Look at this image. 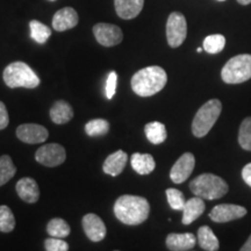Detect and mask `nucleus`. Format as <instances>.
<instances>
[{"instance_id": "f257e3e1", "label": "nucleus", "mask_w": 251, "mask_h": 251, "mask_svg": "<svg viewBox=\"0 0 251 251\" xmlns=\"http://www.w3.org/2000/svg\"><path fill=\"white\" fill-rule=\"evenodd\" d=\"M150 205L146 198L139 196H122L114 203V214L122 224L137 226L148 219Z\"/></svg>"}, {"instance_id": "f03ea898", "label": "nucleus", "mask_w": 251, "mask_h": 251, "mask_svg": "<svg viewBox=\"0 0 251 251\" xmlns=\"http://www.w3.org/2000/svg\"><path fill=\"white\" fill-rule=\"evenodd\" d=\"M168 76L164 69L157 65L137 71L131 78V89L140 97H151L164 89Z\"/></svg>"}, {"instance_id": "7ed1b4c3", "label": "nucleus", "mask_w": 251, "mask_h": 251, "mask_svg": "<svg viewBox=\"0 0 251 251\" xmlns=\"http://www.w3.org/2000/svg\"><path fill=\"white\" fill-rule=\"evenodd\" d=\"M190 190L194 196L206 200H216L226 196L228 192V184L219 176L202 174L190 183Z\"/></svg>"}, {"instance_id": "20e7f679", "label": "nucleus", "mask_w": 251, "mask_h": 251, "mask_svg": "<svg viewBox=\"0 0 251 251\" xmlns=\"http://www.w3.org/2000/svg\"><path fill=\"white\" fill-rule=\"evenodd\" d=\"M4 81L11 89L25 87L35 89L40 85V78L29 65L24 62H13L8 64L4 70Z\"/></svg>"}, {"instance_id": "39448f33", "label": "nucleus", "mask_w": 251, "mask_h": 251, "mask_svg": "<svg viewBox=\"0 0 251 251\" xmlns=\"http://www.w3.org/2000/svg\"><path fill=\"white\" fill-rule=\"evenodd\" d=\"M221 111L222 103L219 99L208 100L206 103H203L197 112L192 122V133L194 136H206L213 128V126L215 125V122L218 121Z\"/></svg>"}, {"instance_id": "423d86ee", "label": "nucleus", "mask_w": 251, "mask_h": 251, "mask_svg": "<svg viewBox=\"0 0 251 251\" xmlns=\"http://www.w3.org/2000/svg\"><path fill=\"white\" fill-rule=\"evenodd\" d=\"M221 78L227 84H241L251 78V55L242 54L230 58L221 70Z\"/></svg>"}, {"instance_id": "0eeeda50", "label": "nucleus", "mask_w": 251, "mask_h": 251, "mask_svg": "<svg viewBox=\"0 0 251 251\" xmlns=\"http://www.w3.org/2000/svg\"><path fill=\"white\" fill-rule=\"evenodd\" d=\"M187 35L186 19L179 12H172L166 23V39L171 48L183 45Z\"/></svg>"}, {"instance_id": "6e6552de", "label": "nucleus", "mask_w": 251, "mask_h": 251, "mask_svg": "<svg viewBox=\"0 0 251 251\" xmlns=\"http://www.w3.org/2000/svg\"><path fill=\"white\" fill-rule=\"evenodd\" d=\"M67 158L65 149L58 143H49L40 147L36 150L35 159L40 164L54 168V166L61 165Z\"/></svg>"}, {"instance_id": "1a4fd4ad", "label": "nucleus", "mask_w": 251, "mask_h": 251, "mask_svg": "<svg viewBox=\"0 0 251 251\" xmlns=\"http://www.w3.org/2000/svg\"><path fill=\"white\" fill-rule=\"evenodd\" d=\"M93 34L99 45L103 47H114L120 45L124 39V34L120 27L112 24L99 23L94 25Z\"/></svg>"}, {"instance_id": "9d476101", "label": "nucleus", "mask_w": 251, "mask_h": 251, "mask_svg": "<svg viewBox=\"0 0 251 251\" xmlns=\"http://www.w3.org/2000/svg\"><path fill=\"white\" fill-rule=\"evenodd\" d=\"M247 215V208L243 206L231 205V203H221L215 206L209 213V218L212 221L218 224H225V222L233 221L243 218Z\"/></svg>"}, {"instance_id": "9b49d317", "label": "nucleus", "mask_w": 251, "mask_h": 251, "mask_svg": "<svg viewBox=\"0 0 251 251\" xmlns=\"http://www.w3.org/2000/svg\"><path fill=\"white\" fill-rule=\"evenodd\" d=\"M196 166V158L193 153L185 152L179 157L177 162L175 163L170 171L171 180L176 184H181L188 179L191 174Z\"/></svg>"}, {"instance_id": "f8f14e48", "label": "nucleus", "mask_w": 251, "mask_h": 251, "mask_svg": "<svg viewBox=\"0 0 251 251\" xmlns=\"http://www.w3.org/2000/svg\"><path fill=\"white\" fill-rule=\"evenodd\" d=\"M17 136L20 141L28 144L43 143L48 139L49 133L46 127L37 124L20 125L17 129Z\"/></svg>"}, {"instance_id": "ddd939ff", "label": "nucleus", "mask_w": 251, "mask_h": 251, "mask_svg": "<svg viewBox=\"0 0 251 251\" xmlns=\"http://www.w3.org/2000/svg\"><path fill=\"white\" fill-rule=\"evenodd\" d=\"M81 224H83L84 233L92 242H99L105 238L107 230H106V226L103 221L98 215L93 214V213L86 214L83 218Z\"/></svg>"}, {"instance_id": "4468645a", "label": "nucleus", "mask_w": 251, "mask_h": 251, "mask_svg": "<svg viewBox=\"0 0 251 251\" xmlns=\"http://www.w3.org/2000/svg\"><path fill=\"white\" fill-rule=\"evenodd\" d=\"M79 21L76 9L64 7L57 11L52 18V28L56 31H65L76 27Z\"/></svg>"}, {"instance_id": "2eb2a0df", "label": "nucleus", "mask_w": 251, "mask_h": 251, "mask_svg": "<svg viewBox=\"0 0 251 251\" xmlns=\"http://www.w3.org/2000/svg\"><path fill=\"white\" fill-rule=\"evenodd\" d=\"M18 196L28 203H35L40 198V188L35 179L29 177L21 178L15 186Z\"/></svg>"}, {"instance_id": "dca6fc26", "label": "nucleus", "mask_w": 251, "mask_h": 251, "mask_svg": "<svg viewBox=\"0 0 251 251\" xmlns=\"http://www.w3.org/2000/svg\"><path fill=\"white\" fill-rule=\"evenodd\" d=\"M144 0H114L115 12L124 20H130L141 13Z\"/></svg>"}, {"instance_id": "f3484780", "label": "nucleus", "mask_w": 251, "mask_h": 251, "mask_svg": "<svg viewBox=\"0 0 251 251\" xmlns=\"http://www.w3.org/2000/svg\"><path fill=\"white\" fill-rule=\"evenodd\" d=\"M205 208L206 205L205 202H203L202 198L196 196L191 198V199L186 200L183 209V219H181L183 225L188 226L196 221V220L205 212Z\"/></svg>"}, {"instance_id": "a211bd4d", "label": "nucleus", "mask_w": 251, "mask_h": 251, "mask_svg": "<svg viewBox=\"0 0 251 251\" xmlns=\"http://www.w3.org/2000/svg\"><path fill=\"white\" fill-rule=\"evenodd\" d=\"M197 237L191 233L169 234L166 237V247L171 251L192 250L196 246Z\"/></svg>"}, {"instance_id": "6ab92c4d", "label": "nucleus", "mask_w": 251, "mask_h": 251, "mask_svg": "<svg viewBox=\"0 0 251 251\" xmlns=\"http://www.w3.org/2000/svg\"><path fill=\"white\" fill-rule=\"evenodd\" d=\"M128 156L127 153L122 150L113 152L105 159V163L102 165V170L105 174L111 175L113 177H117L125 170L126 165H127Z\"/></svg>"}, {"instance_id": "aec40b11", "label": "nucleus", "mask_w": 251, "mask_h": 251, "mask_svg": "<svg viewBox=\"0 0 251 251\" xmlns=\"http://www.w3.org/2000/svg\"><path fill=\"white\" fill-rule=\"evenodd\" d=\"M50 118L56 125H64L74 118V111L71 105L64 100L56 101L50 108Z\"/></svg>"}, {"instance_id": "412c9836", "label": "nucleus", "mask_w": 251, "mask_h": 251, "mask_svg": "<svg viewBox=\"0 0 251 251\" xmlns=\"http://www.w3.org/2000/svg\"><path fill=\"white\" fill-rule=\"evenodd\" d=\"M131 168L139 175H149L155 170L156 162L149 153H133L130 158Z\"/></svg>"}, {"instance_id": "4be33fe9", "label": "nucleus", "mask_w": 251, "mask_h": 251, "mask_svg": "<svg viewBox=\"0 0 251 251\" xmlns=\"http://www.w3.org/2000/svg\"><path fill=\"white\" fill-rule=\"evenodd\" d=\"M198 242L201 249L207 251H216L219 250L220 243L218 237L213 233V230L207 226H202L198 230Z\"/></svg>"}, {"instance_id": "5701e85b", "label": "nucleus", "mask_w": 251, "mask_h": 251, "mask_svg": "<svg viewBox=\"0 0 251 251\" xmlns=\"http://www.w3.org/2000/svg\"><path fill=\"white\" fill-rule=\"evenodd\" d=\"M144 133H146L147 139L152 144H161L166 140V128L165 126L158 121L149 122L144 127Z\"/></svg>"}, {"instance_id": "b1692460", "label": "nucleus", "mask_w": 251, "mask_h": 251, "mask_svg": "<svg viewBox=\"0 0 251 251\" xmlns=\"http://www.w3.org/2000/svg\"><path fill=\"white\" fill-rule=\"evenodd\" d=\"M70 226L65 220L56 218L51 219L47 225V233H48L51 237H58L64 238L70 235Z\"/></svg>"}, {"instance_id": "393cba45", "label": "nucleus", "mask_w": 251, "mask_h": 251, "mask_svg": "<svg viewBox=\"0 0 251 251\" xmlns=\"http://www.w3.org/2000/svg\"><path fill=\"white\" fill-rule=\"evenodd\" d=\"M30 36L34 41H36L40 45L46 43L50 36H51V29L45 24L40 23L37 20H31L29 23Z\"/></svg>"}, {"instance_id": "a878e982", "label": "nucleus", "mask_w": 251, "mask_h": 251, "mask_svg": "<svg viewBox=\"0 0 251 251\" xmlns=\"http://www.w3.org/2000/svg\"><path fill=\"white\" fill-rule=\"evenodd\" d=\"M17 174L13 161L8 155H2L0 157V186L8 183Z\"/></svg>"}, {"instance_id": "bb28decb", "label": "nucleus", "mask_w": 251, "mask_h": 251, "mask_svg": "<svg viewBox=\"0 0 251 251\" xmlns=\"http://www.w3.org/2000/svg\"><path fill=\"white\" fill-rule=\"evenodd\" d=\"M226 46V39L221 34H214V35L207 36L203 40V50L208 54H218L222 51Z\"/></svg>"}, {"instance_id": "cd10ccee", "label": "nucleus", "mask_w": 251, "mask_h": 251, "mask_svg": "<svg viewBox=\"0 0 251 251\" xmlns=\"http://www.w3.org/2000/svg\"><path fill=\"white\" fill-rule=\"evenodd\" d=\"M109 130V124L105 119H94L85 125V133L89 136H101L107 134Z\"/></svg>"}, {"instance_id": "c85d7f7f", "label": "nucleus", "mask_w": 251, "mask_h": 251, "mask_svg": "<svg viewBox=\"0 0 251 251\" xmlns=\"http://www.w3.org/2000/svg\"><path fill=\"white\" fill-rule=\"evenodd\" d=\"M238 143L241 148L251 151V117H248L242 121L238 131Z\"/></svg>"}, {"instance_id": "c756f323", "label": "nucleus", "mask_w": 251, "mask_h": 251, "mask_svg": "<svg viewBox=\"0 0 251 251\" xmlns=\"http://www.w3.org/2000/svg\"><path fill=\"white\" fill-rule=\"evenodd\" d=\"M15 228V218L8 206H0V231L11 233Z\"/></svg>"}, {"instance_id": "7c9ffc66", "label": "nucleus", "mask_w": 251, "mask_h": 251, "mask_svg": "<svg viewBox=\"0 0 251 251\" xmlns=\"http://www.w3.org/2000/svg\"><path fill=\"white\" fill-rule=\"evenodd\" d=\"M166 198H168V202L172 209L175 211H183L185 202L184 194L177 188H168L166 190Z\"/></svg>"}, {"instance_id": "2f4dec72", "label": "nucleus", "mask_w": 251, "mask_h": 251, "mask_svg": "<svg viewBox=\"0 0 251 251\" xmlns=\"http://www.w3.org/2000/svg\"><path fill=\"white\" fill-rule=\"evenodd\" d=\"M46 250L48 251H67L69 250V244L58 237L47 238L45 242Z\"/></svg>"}, {"instance_id": "473e14b6", "label": "nucleus", "mask_w": 251, "mask_h": 251, "mask_svg": "<svg viewBox=\"0 0 251 251\" xmlns=\"http://www.w3.org/2000/svg\"><path fill=\"white\" fill-rule=\"evenodd\" d=\"M117 83H118V75L115 71L109 72L107 81H106V97L107 99H112L117 92Z\"/></svg>"}, {"instance_id": "72a5a7b5", "label": "nucleus", "mask_w": 251, "mask_h": 251, "mask_svg": "<svg viewBox=\"0 0 251 251\" xmlns=\"http://www.w3.org/2000/svg\"><path fill=\"white\" fill-rule=\"evenodd\" d=\"M9 124V118H8V112L6 108L5 103L0 101V130L5 129Z\"/></svg>"}, {"instance_id": "f704fd0d", "label": "nucleus", "mask_w": 251, "mask_h": 251, "mask_svg": "<svg viewBox=\"0 0 251 251\" xmlns=\"http://www.w3.org/2000/svg\"><path fill=\"white\" fill-rule=\"evenodd\" d=\"M242 178H243V180L246 181V184L249 185V186L251 187V163H249V164H247L243 168V170H242Z\"/></svg>"}, {"instance_id": "c9c22d12", "label": "nucleus", "mask_w": 251, "mask_h": 251, "mask_svg": "<svg viewBox=\"0 0 251 251\" xmlns=\"http://www.w3.org/2000/svg\"><path fill=\"white\" fill-rule=\"evenodd\" d=\"M242 251H251V235L249 236V238L247 240V242L244 243V246L241 248Z\"/></svg>"}, {"instance_id": "e433bc0d", "label": "nucleus", "mask_w": 251, "mask_h": 251, "mask_svg": "<svg viewBox=\"0 0 251 251\" xmlns=\"http://www.w3.org/2000/svg\"><path fill=\"white\" fill-rule=\"evenodd\" d=\"M237 2H240L241 5H249L251 4V0H237Z\"/></svg>"}, {"instance_id": "4c0bfd02", "label": "nucleus", "mask_w": 251, "mask_h": 251, "mask_svg": "<svg viewBox=\"0 0 251 251\" xmlns=\"http://www.w3.org/2000/svg\"><path fill=\"white\" fill-rule=\"evenodd\" d=\"M197 51H198V52H201V51H202V49H201V48H198V49H197Z\"/></svg>"}, {"instance_id": "58836bf2", "label": "nucleus", "mask_w": 251, "mask_h": 251, "mask_svg": "<svg viewBox=\"0 0 251 251\" xmlns=\"http://www.w3.org/2000/svg\"><path fill=\"white\" fill-rule=\"evenodd\" d=\"M218 1H225V0H218Z\"/></svg>"}, {"instance_id": "ea45409f", "label": "nucleus", "mask_w": 251, "mask_h": 251, "mask_svg": "<svg viewBox=\"0 0 251 251\" xmlns=\"http://www.w3.org/2000/svg\"><path fill=\"white\" fill-rule=\"evenodd\" d=\"M52 1H54V0H52Z\"/></svg>"}]
</instances>
